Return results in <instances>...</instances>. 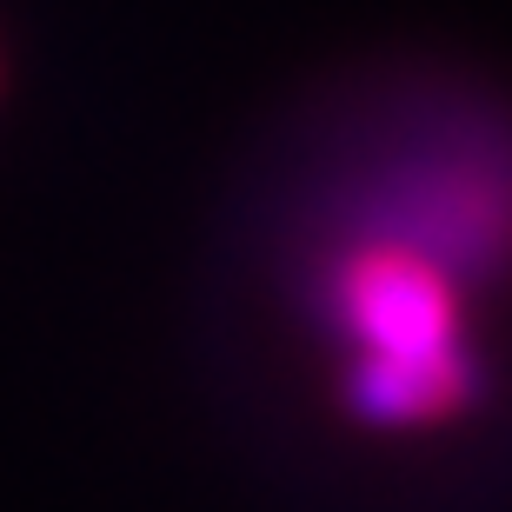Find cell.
Here are the masks:
<instances>
[{
    "label": "cell",
    "mask_w": 512,
    "mask_h": 512,
    "mask_svg": "<svg viewBox=\"0 0 512 512\" xmlns=\"http://www.w3.org/2000/svg\"><path fill=\"white\" fill-rule=\"evenodd\" d=\"M326 320L346 333L353 360H473L466 353V300L446 266L399 247L386 233L346 247L326 273Z\"/></svg>",
    "instance_id": "obj_1"
},
{
    "label": "cell",
    "mask_w": 512,
    "mask_h": 512,
    "mask_svg": "<svg viewBox=\"0 0 512 512\" xmlns=\"http://www.w3.org/2000/svg\"><path fill=\"white\" fill-rule=\"evenodd\" d=\"M340 393L366 426H433V419L459 413V406L479 393V366L473 360H439V366L353 360Z\"/></svg>",
    "instance_id": "obj_2"
}]
</instances>
